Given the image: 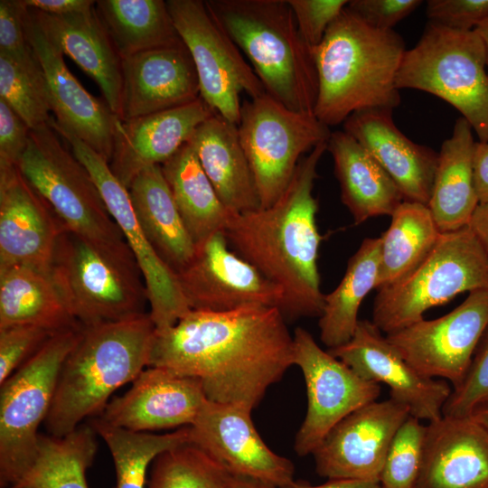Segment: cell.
<instances>
[{
    "label": "cell",
    "mask_w": 488,
    "mask_h": 488,
    "mask_svg": "<svg viewBox=\"0 0 488 488\" xmlns=\"http://www.w3.org/2000/svg\"><path fill=\"white\" fill-rule=\"evenodd\" d=\"M161 168L195 246L224 231L233 213L221 201L190 144L185 143Z\"/></svg>",
    "instance_id": "32"
},
{
    "label": "cell",
    "mask_w": 488,
    "mask_h": 488,
    "mask_svg": "<svg viewBox=\"0 0 488 488\" xmlns=\"http://www.w3.org/2000/svg\"><path fill=\"white\" fill-rule=\"evenodd\" d=\"M207 400L201 381L162 367H146L99 418L135 432L190 427Z\"/></svg>",
    "instance_id": "22"
},
{
    "label": "cell",
    "mask_w": 488,
    "mask_h": 488,
    "mask_svg": "<svg viewBox=\"0 0 488 488\" xmlns=\"http://www.w3.org/2000/svg\"><path fill=\"white\" fill-rule=\"evenodd\" d=\"M470 124L462 117L438 153L437 167L427 207L441 233L469 226L479 204L474 179L475 140Z\"/></svg>",
    "instance_id": "30"
},
{
    "label": "cell",
    "mask_w": 488,
    "mask_h": 488,
    "mask_svg": "<svg viewBox=\"0 0 488 488\" xmlns=\"http://www.w3.org/2000/svg\"><path fill=\"white\" fill-rule=\"evenodd\" d=\"M340 184L341 201L355 224L391 216L404 201L399 187L379 163L351 135L332 132L327 141Z\"/></svg>",
    "instance_id": "29"
},
{
    "label": "cell",
    "mask_w": 488,
    "mask_h": 488,
    "mask_svg": "<svg viewBox=\"0 0 488 488\" xmlns=\"http://www.w3.org/2000/svg\"><path fill=\"white\" fill-rule=\"evenodd\" d=\"M409 416L408 408L391 398L354 410L312 454L316 473L327 479L380 480L392 440Z\"/></svg>",
    "instance_id": "17"
},
{
    "label": "cell",
    "mask_w": 488,
    "mask_h": 488,
    "mask_svg": "<svg viewBox=\"0 0 488 488\" xmlns=\"http://www.w3.org/2000/svg\"><path fill=\"white\" fill-rule=\"evenodd\" d=\"M396 86L425 91L456 108L479 141L488 142L486 52L475 30L456 31L429 23L407 50Z\"/></svg>",
    "instance_id": "8"
},
{
    "label": "cell",
    "mask_w": 488,
    "mask_h": 488,
    "mask_svg": "<svg viewBox=\"0 0 488 488\" xmlns=\"http://www.w3.org/2000/svg\"><path fill=\"white\" fill-rule=\"evenodd\" d=\"M64 228L17 165L0 166V268L25 267L50 276Z\"/></svg>",
    "instance_id": "21"
},
{
    "label": "cell",
    "mask_w": 488,
    "mask_h": 488,
    "mask_svg": "<svg viewBox=\"0 0 488 488\" xmlns=\"http://www.w3.org/2000/svg\"><path fill=\"white\" fill-rule=\"evenodd\" d=\"M294 365V339L277 307L191 310L155 329L148 367L198 379L210 401L255 408Z\"/></svg>",
    "instance_id": "1"
},
{
    "label": "cell",
    "mask_w": 488,
    "mask_h": 488,
    "mask_svg": "<svg viewBox=\"0 0 488 488\" xmlns=\"http://www.w3.org/2000/svg\"><path fill=\"white\" fill-rule=\"evenodd\" d=\"M304 42L316 47L332 23L346 7L347 0H287Z\"/></svg>",
    "instance_id": "44"
},
{
    "label": "cell",
    "mask_w": 488,
    "mask_h": 488,
    "mask_svg": "<svg viewBox=\"0 0 488 488\" xmlns=\"http://www.w3.org/2000/svg\"><path fill=\"white\" fill-rule=\"evenodd\" d=\"M284 488H382L379 480L328 479L327 482L313 485L304 481H294Z\"/></svg>",
    "instance_id": "51"
},
{
    "label": "cell",
    "mask_w": 488,
    "mask_h": 488,
    "mask_svg": "<svg viewBox=\"0 0 488 488\" xmlns=\"http://www.w3.org/2000/svg\"><path fill=\"white\" fill-rule=\"evenodd\" d=\"M422 3L421 0H351L347 7L374 28L393 30Z\"/></svg>",
    "instance_id": "47"
},
{
    "label": "cell",
    "mask_w": 488,
    "mask_h": 488,
    "mask_svg": "<svg viewBox=\"0 0 488 488\" xmlns=\"http://www.w3.org/2000/svg\"><path fill=\"white\" fill-rule=\"evenodd\" d=\"M380 236V263L376 289L400 280L429 253L440 237L427 205L403 201Z\"/></svg>",
    "instance_id": "37"
},
{
    "label": "cell",
    "mask_w": 488,
    "mask_h": 488,
    "mask_svg": "<svg viewBox=\"0 0 488 488\" xmlns=\"http://www.w3.org/2000/svg\"><path fill=\"white\" fill-rule=\"evenodd\" d=\"M229 246L224 231L214 233L196 246L192 260L176 273L190 309L228 312L252 305L280 309L282 290Z\"/></svg>",
    "instance_id": "16"
},
{
    "label": "cell",
    "mask_w": 488,
    "mask_h": 488,
    "mask_svg": "<svg viewBox=\"0 0 488 488\" xmlns=\"http://www.w3.org/2000/svg\"><path fill=\"white\" fill-rule=\"evenodd\" d=\"M49 124L70 144L73 155L90 174L120 229L141 271L150 306L149 314L155 329L162 331L174 325L191 309L183 295L177 274L157 255L139 225L128 190L114 175L109 163L102 155L59 127L53 118Z\"/></svg>",
    "instance_id": "13"
},
{
    "label": "cell",
    "mask_w": 488,
    "mask_h": 488,
    "mask_svg": "<svg viewBox=\"0 0 488 488\" xmlns=\"http://www.w3.org/2000/svg\"><path fill=\"white\" fill-rule=\"evenodd\" d=\"M30 10L46 36L99 85L106 103L118 117L123 82L122 58L95 5L63 15Z\"/></svg>",
    "instance_id": "27"
},
{
    "label": "cell",
    "mask_w": 488,
    "mask_h": 488,
    "mask_svg": "<svg viewBox=\"0 0 488 488\" xmlns=\"http://www.w3.org/2000/svg\"><path fill=\"white\" fill-rule=\"evenodd\" d=\"M53 334L48 329L29 324L0 329V385Z\"/></svg>",
    "instance_id": "43"
},
{
    "label": "cell",
    "mask_w": 488,
    "mask_h": 488,
    "mask_svg": "<svg viewBox=\"0 0 488 488\" xmlns=\"http://www.w3.org/2000/svg\"><path fill=\"white\" fill-rule=\"evenodd\" d=\"M128 192L137 221L157 255L175 272L193 258L191 238L164 177L160 164L138 173Z\"/></svg>",
    "instance_id": "31"
},
{
    "label": "cell",
    "mask_w": 488,
    "mask_h": 488,
    "mask_svg": "<svg viewBox=\"0 0 488 488\" xmlns=\"http://www.w3.org/2000/svg\"><path fill=\"white\" fill-rule=\"evenodd\" d=\"M23 324L55 333L81 327L49 275L25 267L0 268V329Z\"/></svg>",
    "instance_id": "33"
},
{
    "label": "cell",
    "mask_w": 488,
    "mask_h": 488,
    "mask_svg": "<svg viewBox=\"0 0 488 488\" xmlns=\"http://www.w3.org/2000/svg\"><path fill=\"white\" fill-rule=\"evenodd\" d=\"M90 426H79L63 436L40 435L30 465L10 488H89L87 469L98 444Z\"/></svg>",
    "instance_id": "35"
},
{
    "label": "cell",
    "mask_w": 488,
    "mask_h": 488,
    "mask_svg": "<svg viewBox=\"0 0 488 488\" xmlns=\"http://www.w3.org/2000/svg\"><path fill=\"white\" fill-rule=\"evenodd\" d=\"M24 27L27 41L44 72L56 125L109 163L118 117L106 101L89 93L73 76L64 62L63 53L46 36L30 9L25 15Z\"/></svg>",
    "instance_id": "20"
},
{
    "label": "cell",
    "mask_w": 488,
    "mask_h": 488,
    "mask_svg": "<svg viewBox=\"0 0 488 488\" xmlns=\"http://www.w3.org/2000/svg\"><path fill=\"white\" fill-rule=\"evenodd\" d=\"M311 51L318 78L314 114L327 127L357 111L399 105L396 78L407 49L394 30L369 25L346 5Z\"/></svg>",
    "instance_id": "3"
},
{
    "label": "cell",
    "mask_w": 488,
    "mask_h": 488,
    "mask_svg": "<svg viewBox=\"0 0 488 488\" xmlns=\"http://www.w3.org/2000/svg\"><path fill=\"white\" fill-rule=\"evenodd\" d=\"M96 11L121 58L180 42L164 0H99Z\"/></svg>",
    "instance_id": "36"
},
{
    "label": "cell",
    "mask_w": 488,
    "mask_h": 488,
    "mask_svg": "<svg viewBox=\"0 0 488 488\" xmlns=\"http://www.w3.org/2000/svg\"><path fill=\"white\" fill-rule=\"evenodd\" d=\"M27 11L23 0L0 1V52L19 60L34 53L25 33Z\"/></svg>",
    "instance_id": "46"
},
{
    "label": "cell",
    "mask_w": 488,
    "mask_h": 488,
    "mask_svg": "<svg viewBox=\"0 0 488 488\" xmlns=\"http://www.w3.org/2000/svg\"><path fill=\"white\" fill-rule=\"evenodd\" d=\"M380 245V237L365 238L350 258L340 284L324 295L318 325L320 340L329 349L348 343L356 330L360 306L377 286Z\"/></svg>",
    "instance_id": "34"
},
{
    "label": "cell",
    "mask_w": 488,
    "mask_h": 488,
    "mask_svg": "<svg viewBox=\"0 0 488 488\" xmlns=\"http://www.w3.org/2000/svg\"><path fill=\"white\" fill-rule=\"evenodd\" d=\"M488 289V254L469 226L441 233L425 258L398 282L378 289L371 322L385 334L422 319L459 294Z\"/></svg>",
    "instance_id": "7"
},
{
    "label": "cell",
    "mask_w": 488,
    "mask_h": 488,
    "mask_svg": "<svg viewBox=\"0 0 488 488\" xmlns=\"http://www.w3.org/2000/svg\"><path fill=\"white\" fill-rule=\"evenodd\" d=\"M429 23L456 31L474 30L488 17V0H428Z\"/></svg>",
    "instance_id": "45"
},
{
    "label": "cell",
    "mask_w": 488,
    "mask_h": 488,
    "mask_svg": "<svg viewBox=\"0 0 488 488\" xmlns=\"http://www.w3.org/2000/svg\"><path fill=\"white\" fill-rule=\"evenodd\" d=\"M473 167L474 186L481 203L488 200V142L475 141Z\"/></svg>",
    "instance_id": "50"
},
{
    "label": "cell",
    "mask_w": 488,
    "mask_h": 488,
    "mask_svg": "<svg viewBox=\"0 0 488 488\" xmlns=\"http://www.w3.org/2000/svg\"><path fill=\"white\" fill-rule=\"evenodd\" d=\"M327 142L300 160L280 198L267 208L233 213L224 233L229 245L283 292L285 318L320 317L318 203L313 195L317 166Z\"/></svg>",
    "instance_id": "2"
},
{
    "label": "cell",
    "mask_w": 488,
    "mask_h": 488,
    "mask_svg": "<svg viewBox=\"0 0 488 488\" xmlns=\"http://www.w3.org/2000/svg\"><path fill=\"white\" fill-rule=\"evenodd\" d=\"M122 78L121 121L182 107L201 97L195 65L182 40L122 58Z\"/></svg>",
    "instance_id": "23"
},
{
    "label": "cell",
    "mask_w": 488,
    "mask_h": 488,
    "mask_svg": "<svg viewBox=\"0 0 488 488\" xmlns=\"http://www.w3.org/2000/svg\"><path fill=\"white\" fill-rule=\"evenodd\" d=\"M471 418L477 422L488 433V400L479 406L471 415Z\"/></svg>",
    "instance_id": "54"
},
{
    "label": "cell",
    "mask_w": 488,
    "mask_h": 488,
    "mask_svg": "<svg viewBox=\"0 0 488 488\" xmlns=\"http://www.w3.org/2000/svg\"><path fill=\"white\" fill-rule=\"evenodd\" d=\"M382 333L371 321L360 320L352 339L328 352L362 379L388 386L389 398L405 405L410 417L428 423L441 418L450 384L419 373Z\"/></svg>",
    "instance_id": "18"
},
{
    "label": "cell",
    "mask_w": 488,
    "mask_h": 488,
    "mask_svg": "<svg viewBox=\"0 0 488 488\" xmlns=\"http://www.w3.org/2000/svg\"><path fill=\"white\" fill-rule=\"evenodd\" d=\"M474 30L479 34L480 38L482 39L483 42L485 52H486L487 69H488V17L485 20H483L482 23H480Z\"/></svg>",
    "instance_id": "55"
},
{
    "label": "cell",
    "mask_w": 488,
    "mask_h": 488,
    "mask_svg": "<svg viewBox=\"0 0 488 488\" xmlns=\"http://www.w3.org/2000/svg\"><path fill=\"white\" fill-rule=\"evenodd\" d=\"M90 426L110 451L116 470L115 488H145L148 466L155 458L191 442L190 427L167 434H152L115 427L99 418Z\"/></svg>",
    "instance_id": "38"
},
{
    "label": "cell",
    "mask_w": 488,
    "mask_h": 488,
    "mask_svg": "<svg viewBox=\"0 0 488 488\" xmlns=\"http://www.w3.org/2000/svg\"><path fill=\"white\" fill-rule=\"evenodd\" d=\"M188 143L229 211L245 213L261 208L238 125L215 113L198 126Z\"/></svg>",
    "instance_id": "28"
},
{
    "label": "cell",
    "mask_w": 488,
    "mask_h": 488,
    "mask_svg": "<svg viewBox=\"0 0 488 488\" xmlns=\"http://www.w3.org/2000/svg\"><path fill=\"white\" fill-rule=\"evenodd\" d=\"M223 488H277L249 477L230 475Z\"/></svg>",
    "instance_id": "53"
},
{
    "label": "cell",
    "mask_w": 488,
    "mask_h": 488,
    "mask_svg": "<svg viewBox=\"0 0 488 488\" xmlns=\"http://www.w3.org/2000/svg\"><path fill=\"white\" fill-rule=\"evenodd\" d=\"M251 411L242 405L207 399L190 426L191 442L232 475L284 488L295 481V466L266 445L253 424Z\"/></svg>",
    "instance_id": "19"
},
{
    "label": "cell",
    "mask_w": 488,
    "mask_h": 488,
    "mask_svg": "<svg viewBox=\"0 0 488 488\" xmlns=\"http://www.w3.org/2000/svg\"><path fill=\"white\" fill-rule=\"evenodd\" d=\"M426 425L408 417L396 433L380 473L382 488H418Z\"/></svg>",
    "instance_id": "41"
},
{
    "label": "cell",
    "mask_w": 488,
    "mask_h": 488,
    "mask_svg": "<svg viewBox=\"0 0 488 488\" xmlns=\"http://www.w3.org/2000/svg\"><path fill=\"white\" fill-rule=\"evenodd\" d=\"M487 327L488 289H483L469 293L462 304L441 317L422 319L385 336L419 373L448 380L455 389Z\"/></svg>",
    "instance_id": "15"
},
{
    "label": "cell",
    "mask_w": 488,
    "mask_h": 488,
    "mask_svg": "<svg viewBox=\"0 0 488 488\" xmlns=\"http://www.w3.org/2000/svg\"><path fill=\"white\" fill-rule=\"evenodd\" d=\"M392 111L386 108L357 111L343 122V131L379 163L405 201L427 205L438 153L406 136L395 125Z\"/></svg>",
    "instance_id": "25"
},
{
    "label": "cell",
    "mask_w": 488,
    "mask_h": 488,
    "mask_svg": "<svg viewBox=\"0 0 488 488\" xmlns=\"http://www.w3.org/2000/svg\"><path fill=\"white\" fill-rule=\"evenodd\" d=\"M469 227L488 254V200L478 204Z\"/></svg>",
    "instance_id": "52"
},
{
    "label": "cell",
    "mask_w": 488,
    "mask_h": 488,
    "mask_svg": "<svg viewBox=\"0 0 488 488\" xmlns=\"http://www.w3.org/2000/svg\"><path fill=\"white\" fill-rule=\"evenodd\" d=\"M294 364L303 372L307 409L296 434L294 449L299 456L312 455L342 419L377 400L380 386L356 374L341 360L324 351L302 327L295 330Z\"/></svg>",
    "instance_id": "14"
},
{
    "label": "cell",
    "mask_w": 488,
    "mask_h": 488,
    "mask_svg": "<svg viewBox=\"0 0 488 488\" xmlns=\"http://www.w3.org/2000/svg\"><path fill=\"white\" fill-rule=\"evenodd\" d=\"M17 167L67 230L112 258L138 267L90 174L62 146L49 123L31 129Z\"/></svg>",
    "instance_id": "6"
},
{
    "label": "cell",
    "mask_w": 488,
    "mask_h": 488,
    "mask_svg": "<svg viewBox=\"0 0 488 488\" xmlns=\"http://www.w3.org/2000/svg\"><path fill=\"white\" fill-rule=\"evenodd\" d=\"M0 99L23 118L30 129L49 123L52 108L48 87L35 52L23 60L0 52Z\"/></svg>",
    "instance_id": "39"
},
{
    "label": "cell",
    "mask_w": 488,
    "mask_h": 488,
    "mask_svg": "<svg viewBox=\"0 0 488 488\" xmlns=\"http://www.w3.org/2000/svg\"><path fill=\"white\" fill-rule=\"evenodd\" d=\"M230 475L207 452L188 442L155 458L147 488H223Z\"/></svg>",
    "instance_id": "40"
},
{
    "label": "cell",
    "mask_w": 488,
    "mask_h": 488,
    "mask_svg": "<svg viewBox=\"0 0 488 488\" xmlns=\"http://www.w3.org/2000/svg\"><path fill=\"white\" fill-rule=\"evenodd\" d=\"M82 326L53 334L0 386V486L10 488L35 456L60 372Z\"/></svg>",
    "instance_id": "10"
},
{
    "label": "cell",
    "mask_w": 488,
    "mask_h": 488,
    "mask_svg": "<svg viewBox=\"0 0 488 488\" xmlns=\"http://www.w3.org/2000/svg\"><path fill=\"white\" fill-rule=\"evenodd\" d=\"M23 5L32 10L63 15L91 8L96 1L92 0H23Z\"/></svg>",
    "instance_id": "49"
},
{
    "label": "cell",
    "mask_w": 488,
    "mask_h": 488,
    "mask_svg": "<svg viewBox=\"0 0 488 488\" xmlns=\"http://www.w3.org/2000/svg\"><path fill=\"white\" fill-rule=\"evenodd\" d=\"M205 4L247 57L266 93L291 110L314 113L317 70L287 0H207Z\"/></svg>",
    "instance_id": "5"
},
{
    "label": "cell",
    "mask_w": 488,
    "mask_h": 488,
    "mask_svg": "<svg viewBox=\"0 0 488 488\" xmlns=\"http://www.w3.org/2000/svg\"><path fill=\"white\" fill-rule=\"evenodd\" d=\"M418 488H488V433L471 417L426 426Z\"/></svg>",
    "instance_id": "26"
},
{
    "label": "cell",
    "mask_w": 488,
    "mask_h": 488,
    "mask_svg": "<svg viewBox=\"0 0 488 488\" xmlns=\"http://www.w3.org/2000/svg\"><path fill=\"white\" fill-rule=\"evenodd\" d=\"M214 114L200 97L162 112L127 121L118 118L109 162L112 173L128 190L138 173L170 159L189 141L198 126Z\"/></svg>",
    "instance_id": "24"
},
{
    "label": "cell",
    "mask_w": 488,
    "mask_h": 488,
    "mask_svg": "<svg viewBox=\"0 0 488 488\" xmlns=\"http://www.w3.org/2000/svg\"><path fill=\"white\" fill-rule=\"evenodd\" d=\"M176 31L197 71L201 98L217 114L239 125L240 94L250 99L266 90L237 45L202 0H167Z\"/></svg>",
    "instance_id": "12"
},
{
    "label": "cell",
    "mask_w": 488,
    "mask_h": 488,
    "mask_svg": "<svg viewBox=\"0 0 488 488\" xmlns=\"http://www.w3.org/2000/svg\"><path fill=\"white\" fill-rule=\"evenodd\" d=\"M238 130L261 208L280 198L304 155L332 134L314 113L291 110L267 93L242 101Z\"/></svg>",
    "instance_id": "11"
},
{
    "label": "cell",
    "mask_w": 488,
    "mask_h": 488,
    "mask_svg": "<svg viewBox=\"0 0 488 488\" xmlns=\"http://www.w3.org/2000/svg\"><path fill=\"white\" fill-rule=\"evenodd\" d=\"M50 277L83 327L147 314V293L139 267L100 251L66 228L57 239Z\"/></svg>",
    "instance_id": "9"
},
{
    "label": "cell",
    "mask_w": 488,
    "mask_h": 488,
    "mask_svg": "<svg viewBox=\"0 0 488 488\" xmlns=\"http://www.w3.org/2000/svg\"><path fill=\"white\" fill-rule=\"evenodd\" d=\"M30 131L23 118L0 99V166L18 164L27 148Z\"/></svg>",
    "instance_id": "48"
},
{
    "label": "cell",
    "mask_w": 488,
    "mask_h": 488,
    "mask_svg": "<svg viewBox=\"0 0 488 488\" xmlns=\"http://www.w3.org/2000/svg\"><path fill=\"white\" fill-rule=\"evenodd\" d=\"M155 333L149 313L83 327L61 367L44 421L50 435L63 436L84 418L103 412L112 393L148 367Z\"/></svg>",
    "instance_id": "4"
},
{
    "label": "cell",
    "mask_w": 488,
    "mask_h": 488,
    "mask_svg": "<svg viewBox=\"0 0 488 488\" xmlns=\"http://www.w3.org/2000/svg\"><path fill=\"white\" fill-rule=\"evenodd\" d=\"M488 400V327L482 336L461 384L453 389L443 416L467 418Z\"/></svg>",
    "instance_id": "42"
}]
</instances>
